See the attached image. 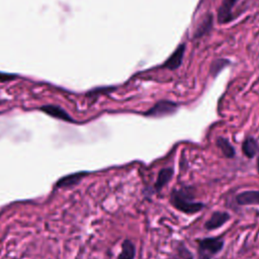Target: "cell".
I'll list each match as a JSON object with an SVG mask.
<instances>
[{
	"mask_svg": "<svg viewBox=\"0 0 259 259\" xmlns=\"http://www.w3.org/2000/svg\"><path fill=\"white\" fill-rule=\"evenodd\" d=\"M237 0H223L218 10V22L221 25L228 24L234 19L232 10L236 5Z\"/></svg>",
	"mask_w": 259,
	"mask_h": 259,
	"instance_id": "6",
	"label": "cell"
},
{
	"mask_svg": "<svg viewBox=\"0 0 259 259\" xmlns=\"http://www.w3.org/2000/svg\"><path fill=\"white\" fill-rule=\"evenodd\" d=\"M230 220V215L227 212L216 211L212 214L210 219L205 223V228L209 231L217 230L224 226Z\"/></svg>",
	"mask_w": 259,
	"mask_h": 259,
	"instance_id": "7",
	"label": "cell"
},
{
	"mask_svg": "<svg viewBox=\"0 0 259 259\" xmlns=\"http://www.w3.org/2000/svg\"><path fill=\"white\" fill-rule=\"evenodd\" d=\"M179 109V105L170 101H160L154 105L149 111L144 113V116L150 118H163L174 115Z\"/></svg>",
	"mask_w": 259,
	"mask_h": 259,
	"instance_id": "3",
	"label": "cell"
},
{
	"mask_svg": "<svg viewBox=\"0 0 259 259\" xmlns=\"http://www.w3.org/2000/svg\"><path fill=\"white\" fill-rule=\"evenodd\" d=\"M224 243V240L219 237L200 240L198 248L199 259H212L223 249Z\"/></svg>",
	"mask_w": 259,
	"mask_h": 259,
	"instance_id": "2",
	"label": "cell"
},
{
	"mask_svg": "<svg viewBox=\"0 0 259 259\" xmlns=\"http://www.w3.org/2000/svg\"><path fill=\"white\" fill-rule=\"evenodd\" d=\"M136 256V248L131 240H125L122 245V252L118 259H134Z\"/></svg>",
	"mask_w": 259,
	"mask_h": 259,
	"instance_id": "12",
	"label": "cell"
},
{
	"mask_svg": "<svg viewBox=\"0 0 259 259\" xmlns=\"http://www.w3.org/2000/svg\"><path fill=\"white\" fill-rule=\"evenodd\" d=\"M230 64L229 60L226 59H219V60H215L211 66V73L214 77H216L226 66H228Z\"/></svg>",
	"mask_w": 259,
	"mask_h": 259,
	"instance_id": "15",
	"label": "cell"
},
{
	"mask_svg": "<svg viewBox=\"0 0 259 259\" xmlns=\"http://www.w3.org/2000/svg\"><path fill=\"white\" fill-rule=\"evenodd\" d=\"M217 145L221 149L222 153L227 158H234V156H235V149H234V147L231 145V143L226 138H223V137L218 138Z\"/></svg>",
	"mask_w": 259,
	"mask_h": 259,
	"instance_id": "13",
	"label": "cell"
},
{
	"mask_svg": "<svg viewBox=\"0 0 259 259\" xmlns=\"http://www.w3.org/2000/svg\"><path fill=\"white\" fill-rule=\"evenodd\" d=\"M170 203L177 210L188 215H194L202 211L205 205L196 202L190 189L175 190L170 196Z\"/></svg>",
	"mask_w": 259,
	"mask_h": 259,
	"instance_id": "1",
	"label": "cell"
},
{
	"mask_svg": "<svg viewBox=\"0 0 259 259\" xmlns=\"http://www.w3.org/2000/svg\"><path fill=\"white\" fill-rule=\"evenodd\" d=\"M258 150H259V146L254 138L249 137L243 142L242 151L246 157L254 158L258 153Z\"/></svg>",
	"mask_w": 259,
	"mask_h": 259,
	"instance_id": "11",
	"label": "cell"
},
{
	"mask_svg": "<svg viewBox=\"0 0 259 259\" xmlns=\"http://www.w3.org/2000/svg\"><path fill=\"white\" fill-rule=\"evenodd\" d=\"M185 52H186V44H181L177 48V50L172 53V55L165 61L162 67L169 70L179 69L183 63Z\"/></svg>",
	"mask_w": 259,
	"mask_h": 259,
	"instance_id": "5",
	"label": "cell"
},
{
	"mask_svg": "<svg viewBox=\"0 0 259 259\" xmlns=\"http://www.w3.org/2000/svg\"><path fill=\"white\" fill-rule=\"evenodd\" d=\"M18 78V75H13V74H6V73H0V81L7 82V81H12Z\"/></svg>",
	"mask_w": 259,
	"mask_h": 259,
	"instance_id": "16",
	"label": "cell"
},
{
	"mask_svg": "<svg viewBox=\"0 0 259 259\" xmlns=\"http://www.w3.org/2000/svg\"><path fill=\"white\" fill-rule=\"evenodd\" d=\"M212 26H213V16L212 15H209L207 16L204 21L201 23V25L198 27L197 29V32L195 34V38H201L203 37L204 35L208 34L211 29H212Z\"/></svg>",
	"mask_w": 259,
	"mask_h": 259,
	"instance_id": "14",
	"label": "cell"
},
{
	"mask_svg": "<svg viewBox=\"0 0 259 259\" xmlns=\"http://www.w3.org/2000/svg\"><path fill=\"white\" fill-rule=\"evenodd\" d=\"M86 175V172H77V174H73V175H70V176H67L63 179H61L56 187L57 188H68V187H72V186H75L77 185Z\"/></svg>",
	"mask_w": 259,
	"mask_h": 259,
	"instance_id": "10",
	"label": "cell"
},
{
	"mask_svg": "<svg viewBox=\"0 0 259 259\" xmlns=\"http://www.w3.org/2000/svg\"><path fill=\"white\" fill-rule=\"evenodd\" d=\"M174 174L175 171L172 168H163L159 171L158 174V178H157V181L155 183V190L156 191H161L172 179V177H174Z\"/></svg>",
	"mask_w": 259,
	"mask_h": 259,
	"instance_id": "9",
	"label": "cell"
},
{
	"mask_svg": "<svg viewBox=\"0 0 259 259\" xmlns=\"http://www.w3.org/2000/svg\"><path fill=\"white\" fill-rule=\"evenodd\" d=\"M39 111L46 114L47 116L54 118L56 120H60L66 123H76L73 118L61 107L56 105H45L39 108Z\"/></svg>",
	"mask_w": 259,
	"mask_h": 259,
	"instance_id": "4",
	"label": "cell"
},
{
	"mask_svg": "<svg viewBox=\"0 0 259 259\" xmlns=\"http://www.w3.org/2000/svg\"><path fill=\"white\" fill-rule=\"evenodd\" d=\"M236 202L240 206H259V191H246L237 195Z\"/></svg>",
	"mask_w": 259,
	"mask_h": 259,
	"instance_id": "8",
	"label": "cell"
}]
</instances>
